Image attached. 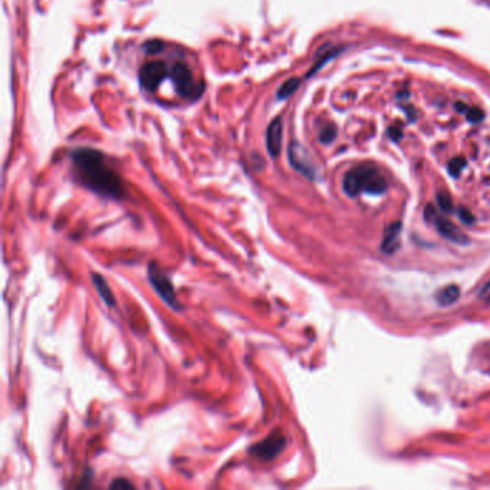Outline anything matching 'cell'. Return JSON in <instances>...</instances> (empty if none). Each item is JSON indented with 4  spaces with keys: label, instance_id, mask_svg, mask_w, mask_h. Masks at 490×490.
I'll list each match as a JSON object with an SVG mask.
<instances>
[{
    "label": "cell",
    "instance_id": "ffe728a7",
    "mask_svg": "<svg viewBox=\"0 0 490 490\" xmlns=\"http://www.w3.org/2000/svg\"><path fill=\"white\" fill-rule=\"evenodd\" d=\"M469 215H470V213L464 212V210H460V217L463 219V222H468V223H472V222H473V217H470Z\"/></svg>",
    "mask_w": 490,
    "mask_h": 490
},
{
    "label": "cell",
    "instance_id": "7a4b0ae2",
    "mask_svg": "<svg viewBox=\"0 0 490 490\" xmlns=\"http://www.w3.org/2000/svg\"><path fill=\"white\" fill-rule=\"evenodd\" d=\"M387 190V180L381 171L371 166L364 164L352 168L344 178V192L350 197H356L359 193L382 194Z\"/></svg>",
    "mask_w": 490,
    "mask_h": 490
},
{
    "label": "cell",
    "instance_id": "4fadbf2b",
    "mask_svg": "<svg viewBox=\"0 0 490 490\" xmlns=\"http://www.w3.org/2000/svg\"><path fill=\"white\" fill-rule=\"evenodd\" d=\"M299 84H301V82H299L298 78H292V80L287 81L285 84H283V85L279 88V91H278V98H280V99L288 98L291 94H294V92L298 89Z\"/></svg>",
    "mask_w": 490,
    "mask_h": 490
},
{
    "label": "cell",
    "instance_id": "9a60e30c",
    "mask_svg": "<svg viewBox=\"0 0 490 490\" xmlns=\"http://www.w3.org/2000/svg\"><path fill=\"white\" fill-rule=\"evenodd\" d=\"M437 200H438V204H440V208H442V210H443L445 213L452 212V209H453V204H452V199H450V196H449V194H446V193H440V194L437 196Z\"/></svg>",
    "mask_w": 490,
    "mask_h": 490
},
{
    "label": "cell",
    "instance_id": "ba28073f",
    "mask_svg": "<svg viewBox=\"0 0 490 490\" xmlns=\"http://www.w3.org/2000/svg\"><path fill=\"white\" fill-rule=\"evenodd\" d=\"M282 134H283V125L282 120L276 118L271 122L266 131V147L271 154V157H278L280 148H282Z\"/></svg>",
    "mask_w": 490,
    "mask_h": 490
},
{
    "label": "cell",
    "instance_id": "9c48e42d",
    "mask_svg": "<svg viewBox=\"0 0 490 490\" xmlns=\"http://www.w3.org/2000/svg\"><path fill=\"white\" fill-rule=\"evenodd\" d=\"M291 163L296 170H299L305 175H308V177L314 175V168H312L311 163L306 160L305 150L299 144L291 145Z\"/></svg>",
    "mask_w": 490,
    "mask_h": 490
},
{
    "label": "cell",
    "instance_id": "30bf717a",
    "mask_svg": "<svg viewBox=\"0 0 490 490\" xmlns=\"http://www.w3.org/2000/svg\"><path fill=\"white\" fill-rule=\"evenodd\" d=\"M400 231H401V223H393L384 231V239L381 249L385 253H393L400 246Z\"/></svg>",
    "mask_w": 490,
    "mask_h": 490
},
{
    "label": "cell",
    "instance_id": "2e32d148",
    "mask_svg": "<svg viewBox=\"0 0 490 490\" xmlns=\"http://www.w3.org/2000/svg\"><path fill=\"white\" fill-rule=\"evenodd\" d=\"M464 167V160L463 159H456V160H452L450 164H449V171L452 175H459L460 171L463 170Z\"/></svg>",
    "mask_w": 490,
    "mask_h": 490
},
{
    "label": "cell",
    "instance_id": "5b68a950",
    "mask_svg": "<svg viewBox=\"0 0 490 490\" xmlns=\"http://www.w3.org/2000/svg\"><path fill=\"white\" fill-rule=\"evenodd\" d=\"M426 217L434 223V226L437 227V230L440 231V233H442L446 239H449V240H452V242H454V243H459V245H466V243H469L468 236L464 235L459 227H456V226H454L450 220H447L446 217L437 216L434 208H431V206H427V209H426Z\"/></svg>",
    "mask_w": 490,
    "mask_h": 490
},
{
    "label": "cell",
    "instance_id": "3957f363",
    "mask_svg": "<svg viewBox=\"0 0 490 490\" xmlns=\"http://www.w3.org/2000/svg\"><path fill=\"white\" fill-rule=\"evenodd\" d=\"M171 78H173V82H174L177 92L186 98L194 99L196 96L200 95V92L203 89V85L197 84L194 81L190 68L183 62L174 64L173 71H171Z\"/></svg>",
    "mask_w": 490,
    "mask_h": 490
},
{
    "label": "cell",
    "instance_id": "52a82bcc",
    "mask_svg": "<svg viewBox=\"0 0 490 490\" xmlns=\"http://www.w3.org/2000/svg\"><path fill=\"white\" fill-rule=\"evenodd\" d=\"M285 445H287V438L279 433H273L266 438V440L261 442L259 445H256L252 449V453L256 457H261L264 460H271V459L276 457L283 449H285Z\"/></svg>",
    "mask_w": 490,
    "mask_h": 490
},
{
    "label": "cell",
    "instance_id": "8992f818",
    "mask_svg": "<svg viewBox=\"0 0 490 490\" xmlns=\"http://www.w3.org/2000/svg\"><path fill=\"white\" fill-rule=\"evenodd\" d=\"M167 76V65L161 61H151L145 64L140 71V82L148 89L154 91Z\"/></svg>",
    "mask_w": 490,
    "mask_h": 490
},
{
    "label": "cell",
    "instance_id": "6da1fadb",
    "mask_svg": "<svg viewBox=\"0 0 490 490\" xmlns=\"http://www.w3.org/2000/svg\"><path fill=\"white\" fill-rule=\"evenodd\" d=\"M72 160L84 186L111 199H121L124 196L120 175L106 163V157L99 151L91 148L76 150Z\"/></svg>",
    "mask_w": 490,
    "mask_h": 490
},
{
    "label": "cell",
    "instance_id": "d6986e66",
    "mask_svg": "<svg viewBox=\"0 0 490 490\" xmlns=\"http://www.w3.org/2000/svg\"><path fill=\"white\" fill-rule=\"evenodd\" d=\"M333 137H335V130H333V128H328V130H325L321 134V141L322 143H329V141H332Z\"/></svg>",
    "mask_w": 490,
    "mask_h": 490
},
{
    "label": "cell",
    "instance_id": "ac0fdd59",
    "mask_svg": "<svg viewBox=\"0 0 490 490\" xmlns=\"http://www.w3.org/2000/svg\"><path fill=\"white\" fill-rule=\"evenodd\" d=\"M480 299L490 303V280L486 283V285L482 288L480 291Z\"/></svg>",
    "mask_w": 490,
    "mask_h": 490
},
{
    "label": "cell",
    "instance_id": "7c38bea8",
    "mask_svg": "<svg viewBox=\"0 0 490 490\" xmlns=\"http://www.w3.org/2000/svg\"><path fill=\"white\" fill-rule=\"evenodd\" d=\"M459 298H460V288L456 285H449V287L443 288L442 291H438L435 295L437 302L440 303L442 306L453 305L454 302H457Z\"/></svg>",
    "mask_w": 490,
    "mask_h": 490
},
{
    "label": "cell",
    "instance_id": "e0dca14e",
    "mask_svg": "<svg viewBox=\"0 0 490 490\" xmlns=\"http://www.w3.org/2000/svg\"><path fill=\"white\" fill-rule=\"evenodd\" d=\"M110 487H111V489H118V487L127 489V487H133V484H131L130 482H128L127 479H124V477H118V479H115V480L111 482Z\"/></svg>",
    "mask_w": 490,
    "mask_h": 490
},
{
    "label": "cell",
    "instance_id": "8fae6325",
    "mask_svg": "<svg viewBox=\"0 0 490 490\" xmlns=\"http://www.w3.org/2000/svg\"><path fill=\"white\" fill-rule=\"evenodd\" d=\"M92 282L98 291V294L101 295L102 301H104L110 308L115 305V299L113 296V292L110 289V285L107 283V280L104 279V276H101L99 273H92Z\"/></svg>",
    "mask_w": 490,
    "mask_h": 490
},
{
    "label": "cell",
    "instance_id": "277c9868",
    "mask_svg": "<svg viewBox=\"0 0 490 490\" xmlns=\"http://www.w3.org/2000/svg\"><path fill=\"white\" fill-rule=\"evenodd\" d=\"M148 279L151 282V285L152 288L156 289V292L161 296V299L171 308L174 309H178L180 303L177 301V296H175V291H174V287H173V283L170 280V278L156 265V264H152L150 265L148 268Z\"/></svg>",
    "mask_w": 490,
    "mask_h": 490
},
{
    "label": "cell",
    "instance_id": "5bb4252c",
    "mask_svg": "<svg viewBox=\"0 0 490 490\" xmlns=\"http://www.w3.org/2000/svg\"><path fill=\"white\" fill-rule=\"evenodd\" d=\"M457 110L466 114V117H468L470 121H473V122H477V121L483 120V113H482V110H479V108L466 107L464 104H457Z\"/></svg>",
    "mask_w": 490,
    "mask_h": 490
}]
</instances>
